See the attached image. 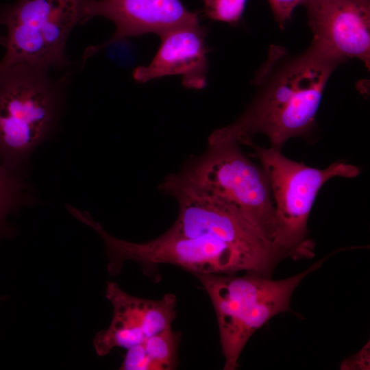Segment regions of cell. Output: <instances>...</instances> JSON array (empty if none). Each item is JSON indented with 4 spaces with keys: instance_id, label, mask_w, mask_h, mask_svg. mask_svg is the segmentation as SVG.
<instances>
[{
    "instance_id": "6da1fadb",
    "label": "cell",
    "mask_w": 370,
    "mask_h": 370,
    "mask_svg": "<svg viewBox=\"0 0 370 370\" xmlns=\"http://www.w3.org/2000/svg\"><path fill=\"white\" fill-rule=\"evenodd\" d=\"M345 61L312 41L297 55L271 45L254 77L252 102L236 121L214 130L208 144L243 143L262 133L280 150L290 138L311 130L327 82Z\"/></svg>"
},
{
    "instance_id": "7a4b0ae2",
    "label": "cell",
    "mask_w": 370,
    "mask_h": 370,
    "mask_svg": "<svg viewBox=\"0 0 370 370\" xmlns=\"http://www.w3.org/2000/svg\"><path fill=\"white\" fill-rule=\"evenodd\" d=\"M18 64L0 67V162L18 173L55 130L66 77Z\"/></svg>"
},
{
    "instance_id": "3957f363",
    "label": "cell",
    "mask_w": 370,
    "mask_h": 370,
    "mask_svg": "<svg viewBox=\"0 0 370 370\" xmlns=\"http://www.w3.org/2000/svg\"><path fill=\"white\" fill-rule=\"evenodd\" d=\"M326 258L283 280H272L254 272H247L244 275L195 274L215 311L225 370L238 367L240 355L256 331L272 317L290 310L291 296L296 287Z\"/></svg>"
},
{
    "instance_id": "277c9868",
    "label": "cell",
    "mask_w": 370,
    "mask_h": 370,
    "mask_svg": "<svg viewBox=\"0 0 370 370\" xmlns=\"http://www.w3.org/2000/svg\"><path fill=\"white\" fill-rule=\"evenodd\" d=\"M160 188L170 195L184 192L227 203L273 242L275 210L268 177L236 143L208 145L204 154L168 176Z\"/></svg>"
},
{
    "instance_id": "5b68a950",
    "label": "cell",
    "mask_w": 370,
    "mask_h": 370,
    "mask_svg": "<svg viewBox=\"0 0 370 370\" xmlns=\"http://www.w3.org/2000/svg\"><path fill=\"white\" fill-rule=\"evenodd\" d=\"M243 144L253 147L270 184L275 210V247L286 258L311 257L313 245L307 238V224L319 189L332 177H356L359 169L345 162L313 168L286 158L272 147H262L251 140Z\"/></svg>"
},
{
    "instance_id": "8992f818",
    "label": "cell",
    "mask_w": 370,
    "mask_h": 370,
    "mask_svg": "<svg viewBox=\"0 0 370 370\" xmlns=\"http://www.w3.org/2000/svg\"><path fill=\"white\" fill-rule=\"evenodd\" d=\"M75 218L92 227L103 241L111 275H118L123 263L142 265L170 264L193 274H232L254 272L271 277L262 262L219 241L207 237H186L166 232L158 238L138 243L119 239L105 231L86 211L77 210Z\"/></svg>"
},
{
    "instance_id": "52a82bcc",
    "label": "cell",
    "mask_w": 370,
    "mask_h": 370,
    "mask_svg": "<svg viewBox=\"0 0 370 370\" xmlns=\"http://www.w3.org/2000/svg\"><path fill=\"white\" fill-rule=\"evenodd\" d=\"M88 0H16L0 8V26L6 27L5 53L0 67L23 64L50 70L70 64L68 38L84 23Z\"/></svg>"
},
{
    "instance_id": "ba28073f",
    "label": "cell",
    "mask_w": 370,
    "mask_h": 370,
    "mask_svg": "<svg viewBox=\"0 0 370 370\" xmlns=\"http://www.w3.org/2000/svg\"><path fill=\"white\" fill-rule=\"evenodd\" d=\"M176 221L166 231L186 237H207L221 241L258 260L273 272L286 257L238 209L220 200L176 192Z\"/></svg>"
},
{
    "instance_id": "9c48e42d",
    "label": "cell",
    "mask_w": 370,
    "mask_h": 370,
    "mask_svg": "<svg viewBox=\"0 0 370 370\" xmlns=\"http://www.w3.org/2000/svg\"><path fill=\"white\" fill-rule=\"evenodd\" d=\"M312 41L336 56L370 65V0H310Z\"/></svg>"
},
{
    "instance_id": "30bf717a",
    "label": "cell",
    "mask_w": 370,
    "mask_h": 370,
    "mask_svg": "<svg viewBox=\"0 0 370 370\" xmlns=\"http://www.w3.org/2000/svg\"><path fill=\"white\" fill-rule=\"evenodd\" d=\"M95 16L110 20L115 32L108 41L87 49L84 60L129 37L148 33L160 36L178 26L199 23V14L188 10L181 0H88L84 23Z\"/></svg>"
},
{
    "instance_id": "8fae6325",
    "label": "cell",
    "mask_w": 370,
    "mask_h": 370,
    "mask_svg": "<svg viewBox=\"0 0 370 370\" xmlns=\"http://www.w3.org/2000/svg\"><path fill=\"white\" fill-rule=\"evenodd\" d=\"M206 35V29L199 23L178 26L161 34L156 54L149 64L134 70V79L145 83L167 75H179L187 88H204L209 52Z\"/></svg>"
},
{
    "instance_id": "7c38bea8",
    "label": "cell",
    "mask_w": 370,
    "mask_h": 370,
    "mask_svg": "<svg viewBox=\"0 0 370 370\" xmlns=\"http://www.w3.org/2000/svg\"><path fill=\"white\" fill-rule=\"evenodd\" d=\"M106 295L113 307L110 326L102 330L105 343L112 348L126 349L146 338L171 328L176 317V297L167 293L159 300L131 295L116 283L108 282Z\"/></svg>"
},
{
    "instance_id": "4fadbf2b",
    "label": "cell",
    "mask_w": 370,
    "mask_h": 370,
    "mask_svg": "<svg viewBox=\"0 0 370 370\" xmlns=\"http://www.w3.org/2000/svg\"><path fill=\"white\" fill-rule=\"evenodd\" d=\"M25 182L0 162V235L8 234V215L30 201Z\"/></svg>"
},
{
    "instance_id": "5bb4252c",
    "label": "cell",
    "mask_w": 370,
    "mask_h": 370,
    "mask_svg": "<svg viewBox=\"0 0 370 370\" xmlns=\"http://www.w3.org/2000/svg\"><path fill=\"white\" fill-rule=\"evenodd\" d=\"M151 370H171L175 367L178 334L171 328L146 338L142 343Z\"/></svg>"
},
{
    "instance_id": "9a60e30c",
    "label": "cell",
    "mask_w": 370,
    "mask_h": 370,
    "mask_svg": "<svg viewBox=\"0 0 370 370\" xmlns=\"http://www.w3.org/2000/svg\"><path fill=\"white\" fill-rule=\"evenodd\" d=\"M247 0H201L204 12L208 18L237 25L241 21Z\"/></svg>"
},
{
    "instance_id": "2e32d148",
    "label": "cell",
    "mask_w": 370,
    "mask_h": 370,
    "mask_svg": "<svg viewBox=\"0 0 370 370\" xmlns=\"http://www.w3.org/2000/svg\"><path fill=\"white\" fill-rule=\"evenodd\" d=\"M306 0H268L275 19L281 28H284L291 19L294 10L304 5Z\"/></svg>"
},
{
    "instance_id": "e0dca14e",
    "label": "cell",
    "mask_w": 370,
    "mask_h": 370,
    "mask_svg": "<svg viewBox=\"0 0 370 370\" xmlns=\"http://www.w3.org/2000/svg\"><path fill=\"white\" fill-rule=\"evenodd\" d=\"M368 346L366 345L362 349V350H360V352H359L356 354V356H354L352 360L350 359L349 360H347L345 362V367L347 366L349 364H350V365L347 367H349V369L351 367H357L358 364H359V365H358L359 367H365V365L362 364V362L364 361V362H365L367 363L369 362V359L367 360V356H369V355L367 356V353L369 352V349H368V350L367 349V347Z\"/></svg>"
},
{
    "instance_id": "ac0fdd59",
    "label": "cell",
    "mask_w": 370,
    "mask_h": 370,
    "mask_svg": "<svg viewBox=\"0 0 370 370\" xmlns=\"http://www.w3.org/2000/svg\"><path fill=\"white\" fill-rule=\"evenodd\" d=\"M5 44H6L5 36L0 35V45H2L5 47Z\"/></svg>"
},
{
    "instance_id": "d6986e66",
    "label": "cell",
    "mask_w": 370,
    "mask_h": 370,
    "mask_svg": "<svg viewBox=\"0 0 370 370\" xmlns=\"http://www.w3.org/2000/svg\"><path fill=\"white\" fill-rule=\"evenodd\" d=\"M310 1V0H306L305 4H306L308 1ZM305 4H304V5H305Z\"/></svg>"
}]
</instances>
